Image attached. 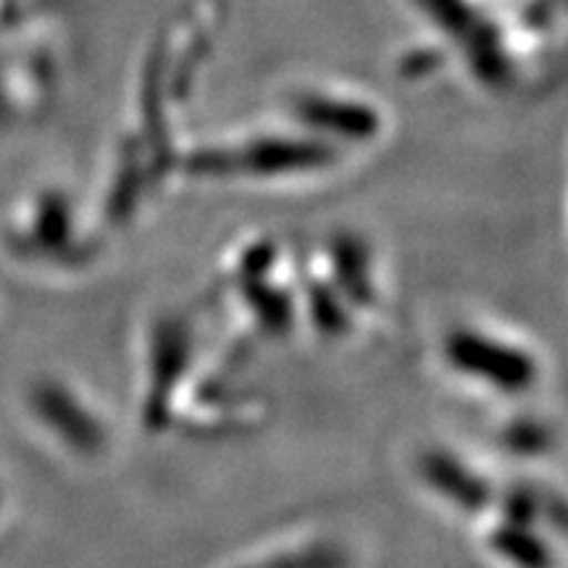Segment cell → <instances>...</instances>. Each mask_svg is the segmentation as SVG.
<instances>
[{
  "instance_id": "cell-1",
  "label": "cell",
  "mask_w": 568,
  "mask_h": 568,
  "mask_svg": "<svg viewBox=\"0 0 568 568\" xmlns=\"http://www.w3.org/2000/svg\"><path fill=\"white\" fill-rule=\"evenodd\" d=\"M447 361L460 374L477 376L503 393H521L535 385L537 366L527 353L479 332H456L445 345Z\"/></svg>"
},
{
  "instance_id": "cell-2",
  "label": "cell",
  "mask_w": 568,
  "mask_h": 568,
  "mask_svg": "<svg viewBox=\"0 0 568 568\" xmlns=\"http://www.w3.org/2000/svg\"><path fill=\"white\" fill-rule=\"evenodd\" d=\"M424 477L429 479V485L439 489L450 500L464 503V506H479L487 497V489L481 487V481L474 477L468 468H464L458 460L447 456H432L424 460Z\"/></svg>"
},
{
  "instance_id": "cell-3",
  "label": "cell",
  "mask_w": 568,
  "mask_h": 568,
  "mask_svg": "<svg viewBox=\"0 0 568 568\" xmlns=\"http://www.w3.org/2000/svg\"><path fill=\"white\" fill-rule=\"evenodd\" d=\"M322 159V153L311 151V148L290 145V142H272V145L255 148L247 159V166L251 172H264V174H276V172H293L295 166H314Z\"/></svg>"
},
{
  "instance_id": "cell-4",
  "label": "cell",
  "mask_w": 568,
  "mask_h": 568,
  "mask_svg": "<svg viewBox=\"0 0 568 568\" xmlns=\"http://www.w3.org/2000/svg\"><path fill=\"white\" fill-rule=\"evenodd\" d=\"M264 568H343L339 550L329 548H311L303 552H290V556L274 558Z\"/></svg>"
}]
</instances>
